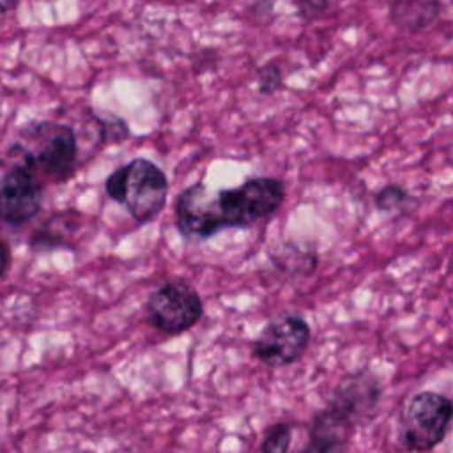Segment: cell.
I'll list each match as a JSON object with an SVG mask.
<instances>
[{"label":"cell","instance_id":"cell-4","mask_svg":"<svg viewBox=\"0 0 453 453\" xmlns=\"http://www.w3.org/2000/svg\"><path fill=\"white\" fill-rule=\"evenodd\" d=\"M104 191L136 223H149L166 205L168 179L150 159L134 157L106 177Z\"/></svg>","mask_w":453,"mask_h":453},{"label":"cell","instance_id":"cell-2","mask_svg":"<svg viewBox=\"0 0 453 453\" xmlns=\"http://www.w3.org/2000/svg\"><path fill=\"white\" fill-rule=\"evenodd\" d=\"M380 396L382 386L370 372H357L342 380L326 407L313 414L304 451L329 453L345 449L352 430L375 416Z\"/></svg>","mask_w":453,"mask_h":453},{"label":"cell","instance_id":"cell-11","mask_svg":"<svg viewBox=\"0 0 453 453\" xmlns=\"http://www.w3.org/2000/svg\"><path fill=\"white\" fill-rule=\"evenodd\" d=\"M412 200L409 191L400 186V184H388L382 189L377 191L373 202L375 207L382 212H393V211H402L405 205Z\"/></svg>","mask_w":453,"mask_h":453},{"label":"cell","instance_id":"cell-7","mask_svg":"<svg viewBox=\"0 0 453 453\" xmlns=\"http://www.w3.org/2000/svg\"><path fill=\"white\" fill-rule=\"evenodd\" d=\"M44 180L25 161L5 156L2 184H0V211L4 223L21 226L34 219L42 207Z\"/></svg>","mask_w":453,"mask_h":453},{"label":"cell","instance_id":"cell-3","mask_svg":"<svg viewBox=\"0 0 453 453\" xmlns=\"http://www.w3.org/2000/svg\"><path fill=\"white\" fill-rule=\"evenodd\" d=\"M19 136L5 156L25 161L42 180L65 182L73 175L78 138L71 126L51 120L32 122L19 131Z\"/></svg>","mask_w":453,"mask_h":453},{"label":"cell","instance_id":"cell-14","mask_svg":"<svg viewBox=\"0 0 453 453\" xmlns=\"http://www.w3.org/2000/svg\"><path fill=\"white\" fill-rule=\"evenodd\" d=\"M296 4H297V14L308 21L319 18L329 7V0H296Z\"/></svg>","mask_w":453,"mask_h":453},{"label":"cell","instance_id":"cell-1","mask_svg":"<svg viewBox=\"0 0 453 453\" xmlns=\"http://www.w3.org/2000/svg\"><path fill=\"white\" fill-rule=\"evenodd\" d=\"M285 200L280 179L255 177L235 188L209 193L203 182L182 189L173 205V223L186 239H209L225 228H248L274 214Z\"/></svg>","mask_w":453,"mask_h":453},{"label":"cell","instance_id":"cell-6","mask_svg":"<svg viewBox=\"0 0 453 453\" xmlns=\"http://www.w3.org/2000/svg\"><path fill=\"white\" fill-rule=\"evenodd\" d=\"M145 310L156 329L166 334H180L202 319L203 303L191 283L168 280L149 296Z\"/></svg>","mask_w":453,"mask_h":453},{"label":"cell","instance_id":"cell-10","mask_svg":"<svg viewBox=\"0 0 453 453\" xmlns=\"http://www.w3.org/2000/svg\"><path fill=\"white\" fill-rule=\"evenodd\" d=\"M71 214H55L50 218L44 226H41L30 239V246L34 250H53V248H62L69 246V237L62 235V232L69 226L71 223Z\"/></svg>","mask_w":453,"mask_h":453},{"label":"cell","instance_id":"cell-12","mask_svg":"<svg viewBox=\"0 0 453 453\" xmlns=\"http://www.w3.org/2000/svg\"><path fill=\"white\" fill-rule=\"evenodd\" d=\"M290 441H292V426L285 421L274 423L264 435L262 444H260V451H288L290 448Z\"/></svg>","mask_w":453,"mask_h":453},{"label":"cell","instance_id":"cell-5","mask_svg":"<svg viewBox=\"0 0 453 453\" xmlns=\"http://www.w3.org/2000/svg\"><path fill=\"white\" fill-rule=\"evenodd\" d=\"M453 425V400L437 391L412 395L400 416L398 439L409 451L437 448Z\"/></svg>","mask_w":453,"mask_h":453},{"label":"cell","instance_id":"cell-16","mask_svg":"<svg viewBox=\"0 0 453 453\" xmlns=\"http://www.w3.org/2000/svg\"><path fill=\"white\" fill-rule=\"evenodd\" d=\"M2 273H4V276H5V273H7V269H9V248H7V242H4V265H2Z\"/></svg>","mask_w":453,"mask_h":453},{"label":"cell","instance_id":"cell-15","mask_svg":"<svg viewBox=\"0 0 453 453\" xmlns=\"http://www.w3.org/2000/svg\"><path fill=\"white\" fill-rule=\"evenodd\" d=\"M18 2H19V0H0V7H2V12L5 14V12H9V11H12V9H16Z\"/></svg>","mask_w":453,"mask_h":453},{"label":"cell","instance_id":"cell-8","mask_svg":"<svg viewBox=\"0 0 453 453\" xmlns=\"http://www.w3.org/2000/svg\"><path fill=\"white\" fill-rule=\"evenodd\" d=\"M310 340L308 322L297 313H285L260 331L253 343V356L271 368L288 366L303 357Z\"/></svg>","mask_w":453,"mask_h":453},{"label":"cell","instance_id":"cell-13","mask_svg":"<svg viewBox=\"0 0 453 453\" xmlns=\"http://www.w3.org/2000/svg\"><path fill=\"white\" fill-rule=\"evenodd\" d=\"M258 90L260 94H274L281 87V69L276 64H267L258 69Z\"/></svg>","mask_w":453,"mask_h":453},{"label":"cell","instance_id":"cell-9","mask_svg":"<svg viewBox=\"0 0 453 453\" xmlns=\"http://www.w3.org/2000/svg\"><path fill=\"white\" fill-rule=\"evenodd\" d=\"M437 11L435 0H403L393 7V19L409 30H419L437 16Z\"/></svg>","mask_w":453,"mask_h":453}]
</instances>
